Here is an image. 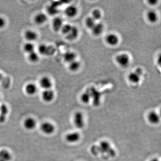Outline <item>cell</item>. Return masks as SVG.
<instances>
[{"label": "cell", "instance_id": "6da1fadb", "mask_svg": "<svg viewBox=\"0 0 161 161\" xmlns=\"http://www.w3.org/2000/svg\"><path fill=\"white\" fill-rule=\"evenodd\" d=\"M73 122L76 127L82 129L85 125V117L81 112H76L73 116Z\"/></svg>", "mask_w": 161, "mask_h": 161}, {"label": "cell", "instance_id": "7a4b0ae2", "mask_svg": "<svg viewBox=\"0 0 161 161\" xmlns=\"http://www.w3.org/2000/svg\"><path fill=\"white\" fill-rule=\"evenodd\" d=\"M40 129L43 134L51 135L54 133L55 127L54 125L51 122L46 121L41 124Z\"/></svg>", "mask_w": 161, "mask_h": 161}, {"label": "cell", "instance_id": "3957f363", "mask_svg": "<svg viewBox=\"0 0 161 161\" xmlns=\"http://www.w3.org/2000/svg\"><path fill=\"white\" fill-rule=\"evenodd\" d=\"M39 52L42 55H51L53 54L55 52L54 47L48 46L45 44H41L38 48Z\"/></svg>", "mask_w": 161, "mask_h": 161}, {"label": "cell", "instance_id": "277c9868", "mask_svg": "<svg viewBox=\"0 0 161 161\" xmlns=\"http://www.w3.org/2000/svg\"><path fill=\"white\" fill-rule=\"evenodd\" d=\"M36 121L33 117H27L24 120L23 122L24 128L29 131L34 130L36 128Z\"/></svg>", "mask_w": 161, "mask_h": 161}, {"label": "cell", "instance_id": "5b68a950", "mask_svg": "<svg viewBox=\"0 0 161 161\" xmlns=\"http://www.w3.org/2000/svg\"><path fill=\"white\" fill-rule=\"evenodd\" d=\"M80 135L78 132H70L66 134L65 139L66 141L69 143L74 144L78 142L80 140Z\"/></svg>", "mask_w": 161, "mask_h": 161}, {"label": "cell", "instance_id": "8992f818", "mask_svg": "<svg viewBox=\"0 0 161 161\" xmlns=\"http://www.w3.org/2000/svg\"><path fill=\"white\" fill-rule=\"evenodd\" d=\"M117 63L122 67H126L129 63V57L127 54L125 53L117 55L115 58Z\"/></svg>", "mask_w": 161, "mask_h": 161}, {"label": "cell", "instance_id": "52a82bcc", "mask_svg": "<svg viewBox=\"0 0 161 161\" xmlns=\"http://www.w3.org/2000/svg\"><path fill=\"white\" fill-rule=\"evenodd\" d=\"M54 98V92L51 89L45 90L42 93V98L45 102H51L53 100Z\"/></svg>", "mask_w": 161, "mask_h": 161}, {"label": "cell", "instance_id": "ba28073f", "mask_svg": "<svg viewBox=\"0 0 161 161\" xmlns=\"http://www.w3.org/2000/svg\"><path fill=\"white\" fill-rule=\"evenodd\" d=\"M39 85L44 90L51 89L52 86V81L48 77L44 76L39 80Z\"/></svg>", "mask_w": 161, "mask_h": 161}, {"label": "cell", "instance_id": "9c48e42d", "mask_svg": "<svg viewBox=\"0 0 161 161\" xmlns=\"http://www.w3.org/2000/svg\"><path fill=\"white\" fill-rule=\"evenodd\" d=\"M9 110L8 106L5 104H1L0 106V123H4L6 120Z\"/></svg>", "mask_w": 161, "mask_h": 161}, {"label": "cell", "instance_id": "30bf717a", "mask_svg": "<svg viewBox=\"0 0 161 161\" xmlns=\"http://www.w3.org/2000/svg\"><path fill=\"white\" fill-rule=\"evenodd\" d=\"M147 118L149 122L153 125H157L159 123L160 120L159 115L155 111L150 112L148 114Z\"/></svg>", "mask_w": 161, "mask_h": 161}, {"label": "cell", "instance_id": "8fae6325", "mask_svg": "<svg viewBox=\"0 0 161 161\" xmlns=\"http://www.w3.org/2000/svg\"><path fill=\"white\" fill-rule=\"evenodd\" d=\"M63 25V20L60 17H56L52 20V27L53 30L55 32L61 30Z\"/></svg>", "mask_w": 161, "mask_h": 161}, {"label": "cell", "instance_id": "7c38bea8", "mask_svg": "<svg viewBox=\"0 0 161 161\" xmlns=\"http://www.w3.org/2000/svg\"><path fill=\"white\" fill-rule=\"evenodd\" d=\"M25 90L26 93L28 95H33L37 92V87L34 83H29L26 86Z\"/></svg>", "mask_w": 161, "mask_h": 161}, {"label": "cell", "instance_id": "4fadbf2b", "mask_svg": "<svg viewBox=\"0 0 161 161\" xmlns=\"http://www.w3.org/2000/svg\"><path fill=\"white\" fill-rule=\"evenodd\" d=\"M47 15L43 13L38 14L34 17L35 23L38 25H42L45 24L48 20Z\"/></svg>", "mask_w": 161, "mask_h": 161}, {"label": "cell", "instance_id": "5bb4252c", "mask_svg": "<svg viewBox=\"0 0 161 161\" xmlns=\"http://www.w3.org/2000/svg\"><path fill=\"white\" fill-rule=\"evenodd\" d=\"M24 37L29 42H31L36 40L38 38V35L35 31L28 30L25 32Z\"/></svg>", "mask_w": 161, "mask_h": 161}, {"label": "cell", "instance_id": "9a60e30c", "mask_svg": "<svg viewBox=\"0 0 161 161\" xmlns=\"http://www.w3.org/2000/svg\"><path fill=\"white\" fill-rule=\"evenodd\" d=\"M106 41L107 44L111 46H115L119 42V38L115 34H110L106 37Z\"/></svg>", "mask_w": 161, "mask_h": 161}, {"label": "cell", "instance_id": "2e32d148", "mask_svg": "<svg viewBox=\"0 0 161 161\" xmlns=\"http://www.w3.org/2000/svg\"><path fill=\"white\" fill-rule=\"evenodd\" d=\"M78 36V29L76 27L72 26L71 30L66 35V39L68 40L73 41L77 38Z\"/></svg>", "mask_w": 161, "mask_h": 161}, {"label": "cell", "instance_id": "e0dca14e", "mask_svg": "<svg viewBox=\"0 0 161 161\" xmlns=\"http://www.w3.org/2000/svg\"><path fill=\"white\" fill-rule=\"evenodd\" d=\"M65 13L66 15L68 17H74L77 14V8L74 5H70L65 9Z\"/></svg>", "mask_w": 161, "mask_h": 161}, {"label": "cell", "instance_id": "ac0fdd59", "mask_svg": "<svg viewBox=\"0 0 161 161\" xmlns=\"http://www.w3.org/2000/svg\"><path fill=\"white\" fill-rule=\"evenodd\" d=\"M104 29V26L101 23H97L95 24L94 27L92 28V32L94 36H98L102 33Z\"/></svg>", "mask_w": 161, "mask_h": 161}, {"label": "cell", "instance_id": "d6986e66", "mask_svg": "<svg viewBox=\"0 0 161 161\" xmlns=\"http://www.w3.org/2000/svg\"><path fill=\"white\" fill-rule=\"evenodd\" d=\"M76 57V55L74 52H65L64 55V59L65 61L69 63L75 61Z\"/></svg>", "mask_w": 161, "mask_h": 161}, {"label": "cell", "instance_id": "ffe728a7", "mask_svg": "<svg viewBox=\"0 0 161 161\" xmlns=\"http://www.w3.org/2000/svg\"><path fill=\"white\" fill-rule=\"evenodd\" d=\"M11 156V153L6 150H0V161H10Z\"/></svg>", "mask_w": 161, "mask_h": 161}, {"label": "cell", "instance_id": "44dd1931", "mask_svg": "<svg viewBox=\"0 0 161 161\" xmlns=\"http://www.w3.org/2000/svg\"><path fill=\"white\" fill-rule=\"evenodd\" d=\"M24 50L28 54L31 53L35 51V45L31 42H27L24 46Z\"/></svg>", "mask_w": 161, "mask_h": 161}, {"label": "cell", "instance_id": "7402d4cb", "mask_svg": "<svg viewBox=\"0 0 161 161\" xmlns=\"http://www.w3.org/2000/svg\"><path fill=\"white\" fill-rule=\"evenodd\" d=\"M147 16L148 20L151 23H155L158 19L157 14L154 11H151L148 12Z\"/></svg>", "mask_w": 161, "mask_h": 161}, {"label": "cell", "instance_id": "603a6c76", "mask_svg": "<svg viewBox=\"0 0 161 161\" xmlns=\"http://www.w3.org/2000/svg\"><path fill=\"white\" fill-rule=\"evenodd\" d=\"M128 79L132 83H137L139 82L140 77L135 72H132L128 75Z\"/></svg>", "mask_w": 161, "mask_h": 161}, {"label": "cell", "instance_id": "cb8c5ba5", "mask_svg": "<svg viewBox=\"0 0 161 161\" xmlns=\"http://www.w3.org/2000/svg\"><path fill=\"white\" fill-rule=\"evenodd\" d=\"M29 60L31 62L36 63L38 62L39 57L38 54L35 51L31 53L28 54Z\"/></svg>", "mask_w": 161, "mask_h": 161}, {"label": "cell", "instance_id": "d4e9b609", "mask_svg": "<svg viewBox=\"0 0 161 161\" xmlns=\"http://www.w3.org/2000/svg\"><path fill=\"white\" fill-rule=\"evenodd\" d=\"M80 65L79 62L74 61L69 63V69L73 72H75L77 71L80 68Z\"/></svg>", "mask_w": 161, "mask_h": 161}, {"label": "cell", "instance_id": "484cf974", "mask_svg": "<svg viewBox=\"0 0 161 161\" xmlns=\"http://www.w3.org/2000/svg\"><path fill=\"white\" fill-rule=\"evenodd\" d=\"M91 95L89 92H85L80 96V100L84 103H87L89 102Z\"/></svg>", "mask_w": 161, "mask_h": 161}, {"label": "cell", "instance_id": "4316f807", "mask_svg": "<svg viewBox=\"0 0 161 161\" xmlns=\"http://www.w3.org/2000/svg\"><path fill=\"white\" fill-rule=\"evenodd\" d=\"M86 25L88 28L92 29V28L95 25L96 23L95 20L92 17H89L86 20Z\"/></svg>", "mask_w": 161, "mask_h": 161}, {"label": "cell", "instance_id": "83f0119b", "mask_svg": "<svg viewBox=\"0 0 161 161\" xmlns=\"http://www.w3.org/2000/svg\"><path fill=\"white\" fill-rule=\"evenodd\" d=\"M102 17V14L100 11L98 9H95L92 11V17L95 20H98L100 19Z\"/></svg>", "mask_w": 161, "mask_h": 161}, {"label": "cell", "instance_id": "f1b7e54d", "mask_svg": "<svg viewBox=\"0 0 161 161\" xmlns=\"http://www.w3.org/2000/svg\"><path fill=\"white\" fill-rule=\"evenodd\" d=\"M72 27V26L70 25V24H65L64 25H63V26L62 27L61 30H62L63 34H65V35H67V34L69 33V31L71 30Z\"/></svg>", "mask_w": 161, "mask_h": 161}, {"label": "cell", "instance_id": "f546056e", "mask_svg": "<svg viewBox=\"0 0 161 161\" xmlns=\"http://www.w3.org/2000/svg\"><path fill=\"white\" fill-rule=\"evenodd\" d=\"M48 13L51 15H54L57 13V11L56 8L53 5H50L47 9Z\"/></svg>", "mask_w": 161, "mask_h": 161}, {"label": "cell", "instance_id": "4dcf8cb0", "mask_svg": "<svg viewBox=\"0 0 161 161\" xmlns=\"http://www.w3.org/2000/svg\"><path fill=\"white\" fill-rule=\"evenodd\" d=\"M6 22L5 19L2 17H0V29L3 28L6 25Z\"/></svg>", "mask_w": 161, "mask_h": 161}, {"label": "cell", "instance_id": "1f68e13d", "mask_svg": "<svg viewBox=\"0 0 161 161\" xmlns=\"http://www.w3.org/2000/svg\"><path fill=\"white\" fill-rule=\"evenodd\" d=\"M134 72L138 75L140 77L141 76V75L142 74V70L140 68H136Z\"/></svg>", "mask_w": 161, "mask_h": 161}, {"label": "cell", "instance_id": "d6a6232c", "mask_svg": "<svg viewBox=\"0 0 161 161\" xmlns=\"http://www.w3.org/2000/svg\"><path fill=\"white\" fill-rule=\"evenodd\" d=\"M157 1L156 0H150L149 1V3L150 4L152 5H154L157 3Z\"/></svg>", "mask_w": 161, "mask_h": 161}, {"label": "cell", "instance_id": "836d02e7", "mask_svg": "<svg viewBox=\"0 0 161 161\" xmlns=\"http://www.w3.org/2000/svg\"><path fill=\"white\" fill-rule=\"evenodd\" d=\"M3 77H4L3 75L2 74H1V73H0V81H1L2 80Z\"/></svg>", "mask_w": 161, "mask_h": 161}, {"label": "cell", "instance_id": "e575fe53", "mask_svg": "<svg viewBox=\"0 0 161 161\" xmlns=\"http://www.w3.org/2000/svg\"><path fill=\"white\" fill-rule=\"evenodd\" d=\"M150 161H159V160L158 159L155 158V159H152Z\"/></svg>", "mask_w": 161, "mask_h": 161}, {"label": "cell", "instance_id": "d590c367", "mask_svg": "<svg viewBox=\"0 0 161 161\" xmlns=\"http://www.w3.org/2000/svg\"><path fill=\"white\" fill-rule=\"evenodd\" d=\"M0 101H1V97H0Z\"/></svg>", "mask_w": 161, "mask_h": 161}]
</instances>
